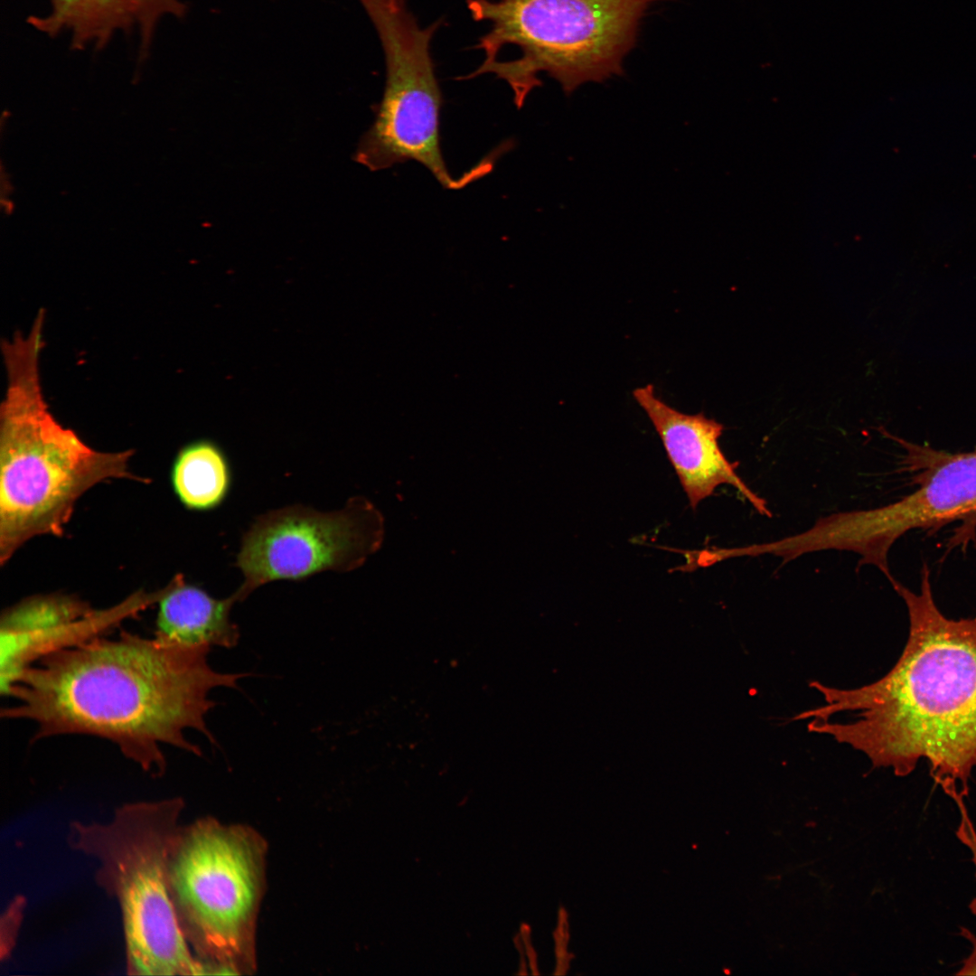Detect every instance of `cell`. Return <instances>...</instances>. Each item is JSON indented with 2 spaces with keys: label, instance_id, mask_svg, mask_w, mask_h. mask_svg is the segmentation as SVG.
<instances>
[{
  "label": "cell",
  "instance_id": "cell-16",
  "mask_svg": "<svg viewBox=\"0 0 976 976\" xmlns=\"http://www.w3.org/2000/svg\"><path fill=\"white\" fill-rule=\"evenodd\" d=\"M553 938L555 942V954L557 960L565 958H575L573 953L568 952V944L569 942V924L568 915L566 908L562 906H559L558 912V925L553 932Z\"/></svg>",
  "mask_w": 976,
  "mask_h": 976
},
{
  "label": "cell",
  "instance_id": "cell-10",
  "mask_svg": "<svg viewBox=\"0 0 976 976\" xmlns=\"http://www.w3.org/2000/svg\"><path fill=\"white\" fill-rule=\"evenodd\" d=\"M162 596V589L137 592L115 606L95 609L72 596L44 595L6 608L0 621L1 695L8 697L19 675L41 658L106 634Z\"/></svg>",
  "mask_w": 976,
  "mask_h": 976
},
{
  "label": "cell",
  "instance_id": "cell-4",
  "mask_svg": "<svg viewBox=\"0 0 976 976\" xmlns=\"http://www.w3.org/2000/svg\"><path fill=\"white\" fill-rule=\"evenodd\" d=\"M657 1L467 0L472 18L488 31L476 44L483 61L465 80L495 75L521 108L542 84L540 72L557 80L566 95L584 83L622 75L641 20Z\"/></svg>",
  "mask_w": 976,
  "mask_h": 976
},
{
  "label": "cell",
  "instance_id": "cell-17",
  "mask_svg": "<svg viewBox=\"0 0 976 976\" xmlns=\"http://www.w3.org/2000/svg\"><path fill=\"white\" fill-rule=\"evenodd\" d=\"M521 935L522 941L524 942V945L526 947V952H527L526 955L529 958L530 966L532 974H539L540 972L538 971V967H537L536 953H535V951H534V949H533V947L531 945L530 927L527 924H523L521 926Z\"/></svg>",
  "mask_w": 976,
  "mask_h": 976
},
{
  "label": "cell",
  "instance_id": "cell-5",
  "mask_svg": "<svg viewBox=\"0 0 976 976\" xmlns=\"http://www.w3.org/2000/svg\"><path fill=\"white\" fill-rule=\"evenodd\" d=\"M180 799L132 802L107 823H74L73 846L95 858L120 906L129 974H206L188 947L169 887Z\"/></svg>",
  "mask_w": 976,
  "mask_h": 976
},
{
  "label": "cell",
  "instance_id": "cell-9",
  "mask_svg": "<svg viewBox=\"0 0 976 976\" xmlns=\"http://www.w3.org/2000/svg\"><path fill=\"white\" fill-rule=\"evenodd\" d=\"M888 436L906 449L902 465L916 488L893 503L848 516L854 549L880 570L889 568L891 546L910 530L957 521L962 542L976 527V450L951 453Z\"/></svg>",
  "mask_w": 976,
  "mask_h": 976
},
{
  "label": "cell",
  "instance_id": "cell-8",
  "mask_svg": "<svg viewBox=\"0 0 976 976\" xmlns=\"http://www.w3.org/2000/svg\"><path fill=\"white\" fill-rule=\"evenodd\" d=\"M383 518L366 498H350L332 511L290 505L259 515L243 535L235 562L242 574L236 603L277 580L361 567L383 540Z\"/></svg>",
  "mask_w": 976,
  "mask_h": 976
},
{
  "label": "cell",
  "instance_id": "cell-1",
  "mask_svg": "<svg viewBox=\"0 0 976 976\" xmlns=\"http://www.w3.org/2000/svg\"><path fill=\"white\" fill-rule=\"evenodd\" d=\"M211 647L145 638L127 631L99 635L53 652L26 668L10 689L1 718L36 724L33 740L80 734L109 740L148 773L166 770L163 745L201 756L185 731L217 741L206 716L211 691L238 688L249 673H224L208 662Z\"/></svg>",
  "mask_w": 976,
  "mask_h": 976
},
{
  "label": "cell",
  "instance_id": "cell-14",
  "mask_svg": "<svg viewBox=\"0 0 976 976\" xmlns=\"http://www.w3.org/2000/svg\"><path fill=\"white\" fill-rule=\"evenodd\" d=\"M171 483L175 495L187 509L216 508L224 501L230 486L227 458L214 442L193 441L176 455Z\"/></svg>",
  "mask_w": 976,
  "mask_h": 976
},
{
  "label": "cell",
  "instance_id": "cell-12",
  "mask_svg": "<svg viewBox=\"0 0 976 976\" xmlns=\"http://www.w3.org/2000/svg\"><path fill=\"white\" fill-rule=\"evenodd\" d=\"M44 16H30L28 23L49 36L62 32L71 36L73 49H102L117 32L140 36V52L150 46L158 22L165 15L182 18L187 5L182 0H49Z\"/></svg>",
  "mask_w": 976,
  "mask_h": 976
},
{
  "label": "cell",
  "instance_id": "cell-7",
  "mask_svg": "<svg viewBox=\"0 0 976 976\" xmlns=\"http://www.w3.org/2000/svg\"><path fill=\"white\" fill-rule=\"evenodd\" d=\"M379 37L386 82L375 121L361 137L354 160L371 171L414 160L446 189H461L489 173L491 154L458 178L442 156L439 116L442 92L431 54V41L440 25L422 26L405 0H358Z\"/></svg>",
  "mask_w": 976,
  "mask_h": 976
},
{
  "label": "cell",
  "instance_id": "cell-13",
  "mask_svg": "<svg viewBox=\"0 0 976 976\" xmlns=\"http://www.w3.org/2000/svg\"><path fill=\"white\" fill-rule=\"evenodd\" d=\"M235 603L232 595L215 598L177 574L158 601L154 637L187 646L232 648L240 637L230 618Z\"/></svg>",
  "mask_w": 976,
  "mask_h": 976
},
{
  "label": "cell",
  "instance_id": "cell-15",
  "mask_svg": "<svg viewBox=\"0 0 976 976\" xmlns=\"http://www.w3.org/2000/svg\"><path fill=\"white\" fill-rule=\"evenodd\" d=\"M956 805L960 812V822L956 830V836L971 852V862L976 877V831L969 816L964 801H959ZM969 908L976 918V896L970 902ZM970 941L971 949L969 955L963 960L958 975H976V934L971 931L964 933Z\"/></svg>",
  "mask_w": 976,
  "mask_h": 976
},
{
  "label": "cell",
  "instance_id": "cell-6",
  "mask_svg": "<svg viewBox=\"0 0 976 976\" xmlns=\"http://www.w3.org/2000/svg\"><path fill=\"white\" fill-rule=\"evenodd\" d=\"M266 843L243 825L199 820L170 853L171 897L183 933L208 973H251L264 889Z\"/></svg>",
  "mask_w": 976,
  "mask_h": 976
},
{
  "label": "cell",
  "instance_id": "cell-11",
  "mask_svg": "<svg viewBox=\"0 0 976 976\" xmlns=\"http://www.w3.org/2000/svg\"><path fill=\"white\" fill-rule=\"evenodd\" d=\"M633 396L659 435L693 510L718 486L730 484L760 514L771 517L766 502L737 474L738 463L729 462L722 452L718 444L722 424L703 413L675 409L656 395L652 384L636 388Z\"/></svg>",
  "mask_w": 976,
  "mask_h": 976
},
{
  "label": "cell",
  "instance_id": "cell-3",
  "mask_svg": "<svg viewBox=\"0 0 976 976\" xmlns=\"http://www.w3.org/2000/svg\"><path fill=\"white\" fill-rule=\"evenodd\" d=\"M45 312L27 334L3 341L7 389L0 408V564L28 540L64 534L79 499L110 479L146 482L130 470L133 450L98 451L50 412L39 357Z\"/></svg>",
  "mask_w": 976,
  "mask_h": 976
},
{
  "label": "cell",
  "instance_id": "cell-2",
  "mask_svg": "<svg viewBox=\"0 0 976 976\" xmlns=\"http://www.w3.org/2000/svg\"><path fill=\"white\" fill-rule=\"evenodd\" d=\"M917 592L897 580L909 630L893 668L855 689L819 681L824 704L793 718L831 737L896 775L926 761L934 781L952 799L968 795L976 771V615L953 619L938 607L930 570L923 565Z\"/></svg>",
  "mask_w": 976,
  "mask_h": 976
}]
</instances>
